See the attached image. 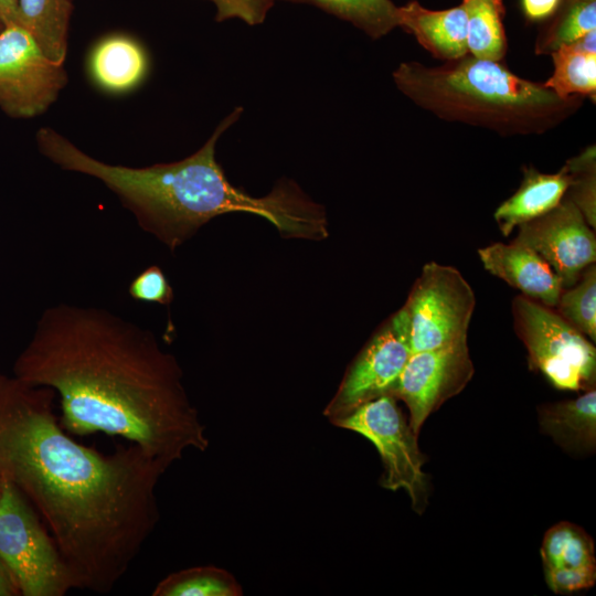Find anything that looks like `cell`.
Returning a JSON list of instances; mask_svg holds the SVG:
<instances>
[{
	"mask_svg": "<svg viewBox=\"0 0 596 596\" xmlns=\"http://www.w3.org/2000/svg\"><path fill=\"white\" fill-rule=\"evenodd\" d=\"M55 395L0 373V473L45 521L75 588L109 593L156 529L168 469L134 444L108 455L78 444Z\"/></svg>",
	"mask_w": 596,
	"mask_h": 596,
	"instance_id": "1",
	"label": "cell"
},
{
	"mask_svg": "<svg viewBox=\"0 0 596 596\" xmlns=\"http://www.w3.org/2000/svg\"><path fill=\"white\" fill-rule=\"evenodd\" d=\"M13 375L55 392L65 430L121 437L167 469L210 445L175 356L152 331L106 308L44 309Z\"/></svg>",
	"mask_w": 596,
	"mask_h": 596,
	"instance_id": "2",
	"label": "cell"
},
{
	"mask_svg": "<svg viewBox=\"0 0 596 596\" xmlns=\"http://www.w3.org/2000/svg\"><path fill=\"white\" fill-rule=\"evenodd\" d=\"M243 113L235 108L193 155L145 168L109 164L81 149L67 158L71 171L99 180L117 195L139 227L174 252L212 219L246 212L269 221L288 238L318 241L328 236L326 211L294 182H279L256 198L234 187L215 159L221 135Z\"/></svg>",
	"mask_w": 596,
	"mask_h": 596,
	"instance_id": "3",
	"label": "cell"
},
{
	"mask_svg": "<svg viewBox=\"0 0 596 596\" xmlns=\"http://www.w3.org/2000/svg\"><path fill=\"white\" fill-rule=\"evenodd\" d=\"M394 79L413 102L444 119L502 134L541 132L564 119L576 102L575 96L561 98L498 62L473 56L436 67L404 63Z\"/></svg>",
	"mask_w": 596,
	"mask_h": 596,
	"instance_id": "4",
	"label": "cell"
},
{
	"mask_svg": "<svg viewBox=\"0 0 596 596\" xmlns=\"http://www.w3.org/2000/svg\"><path fill=\"white\" fill-rule=\"evenodd\" d=\"M0 560L22 596H64L75 588L34 508L4 478L0 496Z\"/></svg>",
	"mask_w": 596,
	"mask_h": 596,
	"instance_id": "5",
	"label": "cell"
},
{
	"mask_svg": "<svg viewBox=\"0 0 596 596\" xmlns=\"http://www.w3.org/2000/svg\"><path fill=\"white\" fill-rule=\"evenodd\" d=\"M513 328L529 365L564 391H587L596 383V350L590 340L553 308L523 295L511 306Z\"/></svg>",
	"mask_w": 596,
	"mask_h": 596,
	"instance_id": "6",
	"label": "cell"
},
{
	"mask_svg": "<svg viewBox=\"0 0 596 596\" xmlns=\"http://www.w3.org/2000/svg\"><path fill=\"white\" fill-rule=\"evenodd\" d=\"M331 423L372 443L383 464L381 487L392 491L404 489L411 498L413 510L418 514L425 510L428 483L422 470L424 455L418 448V435L397 405L396 397L383 395Z\"/></svg>",
	"mask_w": 596,
	"mask_h": 596,
	"instance_id": "7",
	"label": "cell"
},
{
	"mask_svg": "<svg viewBox=\"0 0 596 596\" xmlns=\"http://www.w3.org/2000/svg\"><path fill=\"white\" fill-rule=\"evenodd\" d=\"M476 296L453 266L429 262L423 266L405 305L411 352L433 350L467 338Z\"/></svg>",
	"mask_w": 596,
	"mask_h": 596,
	"instance_id": "8",
	"label": "cell"
},
{
	"mask_svg": "<svg viewBox=\"0 0 596 596\" xmlns=\"http://www.w3.org/2000/svg\"><path fill=\"white\" fill-rule=\"evenodd\" d=\"M63 64L52 61L21 24L0 30V108L13 118L44 113L65 86Z\"/></svg>",
	"mask_w": 596,
	"mask_h": 596,
	"instance_id": "9",
	"label": "cell"
},
{
	"mask_svg": "<svg viewBox=\"0 0 596 596\" xmlns=\"http://www.w3.org/2000/svg\"><path fill=\"white\" fill-rule=\"evenodd\" d=\"M411 353L408 321L401 308L379 328L353 360L324 408V416L331 422L366 402L392 395Z\"/></svg>",
	"mask_w": 596,
	"mask_h": 596,
	"instance_id": "10",
	"label": "cell"
},
{
	"mask_svg": "<svg viewBox=\"0 0 596 596\" xmlns=\"http://www.w3.org/2000/svg\"><path fill=\"white\" fill-rule=\"evenodd\" d=\"M473 373L465 338L445 347L411 353L392 395L406 404L409 425L418 435L427 417L459 394Z\"/></svg>",
	"mask_w": 596,
	"mask_h": 596,
	"instance_id": "11",
	"label": "cell"
},
{
	"mask_svg": "<svg viewBox=\"0 0 596 596\" xmlns=\"http://www.w3.org/2000/svg\"><path fill=\"white\" fill-rule=\"evenodd\" d=\"M515 243L536 252L562 280L573 286L596 260L595 233L578 207L565 195L547 213L519 225Z\"/></svg>",
	"mask_w": 596,
	"mask_h": 596,
	"instance_id": "12",
	"label": "cell"
},
{
	"mask_svg": "<svg viewBox=\"0 0 596 596\" xmlns=\"http://www.w3.org/2000/svg\"><path fill=\"white\" fill-rule=\"evenodd\" d=\"M478 256L490 274L519 289L523 296L555 308L564 289L562 280L532 248L515 242H498L479 248Z\"/></svg>",
	"mask_w": 596,
	"mask_h": 596,
	"instance_id": "13",
	"label": "cell"
},
{
	"mask_svg": "<svg viewBox=\"0 0 596 596\" xmlns=\"http://www.w3.org/2000/svg\"><path fill=\"white\" fill-rule=\"evenodd\" d=\"M398 26L412 33L437 58L455 61L467 55V13L462 4L429 10L417 1L398 7Z\"/></svg>",
	"mask_w": 596,
	"mask_h": 596,
	"instance_id": "14",
	"label": "cell"
},
{
	"mask_svg": "<svg viewBox=\"0 0 596 596\" xmlns=\"http://www.w3.org/2000/svg\"><path fill=\"white\" fill-rule=\"evenodd\" d=\"M148 56L141 44L124 34H111L92 47L87 70L93 83L110 94L136 88L148 72Z\"/></svg>",
	"mask_w": 596,
	"mask_h": 596,
	"instance_id": "15",
	"label": "cell"
},
{
	"mask_svg": "<svg viewBox=\"0 0 596 596\" xmlns=\"http://www.w3.org/2000/svg\"><path fill=\"white\" fill-rule=\"evenodd\" d=\"M571 182L565 166L553 174L526 170L517 192L494 212L501 233L509 236L514 227L554 209L565 196Z\"/></svg>",
	"mask_w": 596,
	"mask_h": 596,
	"instance_id": "16",
	"label": "cell"
},
{
	"mask_svg": "<svg viewBox=\"0 0 596 596\" xmlns=\"http://www.w3.org/2000/svg\"><path fill=\"white\" fill-rule=\"evenodd\" d=\"M541 430L571 453H592L596 445V391H584L574 400L539 407Z\"/></svg>",
	"mask_w": 596,
	"mask_h": 596,
	"instance_id": "17",
	"label": "cell"
},
{
	"mask_svg": "<svg viewBox=\"0 0 596 596\" xmlns=\"http://www.w3.org/2000/svg\"><path fill=\"white\" fill-rule=\"evenodd\" d=\"M21 24L52 61L63 64L67 53L71 0H18Z\"/></svg>",
	"mask_w": 596,
	"mask_h": 596,
	"instance_id": "18",
	"label": "cell"
},
{
	"mask_svg": "<svg viewBox=\"0 0 596 596\" xmlns=\"http://www.w3.org/2000/svg\"><path fill=\"white\" fill-rule=\"evenodd\" d=\"M461 4L467 13L468 53L481 60L500 61L505 53L502 2L462 0Z\"/></svg>",
	"mask_w": 596,
	"mask_h": 596,
	"instance_id": "19",
	"label": "cell"
},
{
	"mask_svg": "<svg viewBox=\"0 0 596 596\" xmlns=\"http://www.w3.org/2000/svg\"><path fill=\"white\" fill-rule=\"evenodd\" d=\"M243 588L226 570L214 565L188 567L169 574L155 587L153 596H242Z\"/></svg>",
	"mask_w": 596,
	"mask_h": 596,
	"instance_id": "20",
	"label": "cell"
},
{
	"mask_svg": "<svg viewBox=\"0 0 596 596\" xmlns=\"http://www.w3.org/2000/svg\"><path fill=\"white\" fill-rule=\"evenodd\" d=\"M541 556L544 570L596 567L593 539L584 529L567 521L546 531Z\"/></svg>",
	"mask_w": 596,
	"mask_h": 596,
	"instance_id": "21",
	"label": "cell"
},
{
	"mask_svg": "<svg viewBox=\"0 0 596 596\" xmlns=\"http://www.w3.org/2000/svg\"><path fill=\"white\" fill-rule=\"evenodd\" d=\"M310 3L351 22L373 39L398 26V7L391 0H290Z\"/></svg>",
	"mask_w": 596,
	"mask_h": 596,
	"instance_id": "22",
	"label": "cell"
},
{
	"mask_svg": "<svg viewBox=\"0 0 596 596\" xmlns=\"http://www.w3.org/2000/svg\"><path fill=\"white\" fill-rule=\"evenodd\" d=\"M554 72L543 84L561 98L595 94L596 54L586 53L573 44L552 52Z\"/></svg>",
	"mask_w": 596,
	"mask_h": 596,
	"instance_id": "23",
	"label": "cell"
},
{
	"mask_svg": "<svg viewBox=\"0 0 596 596\" xmlns=\"http://www.w3.org/2000/svg\"><path fill=\"white\" fill-rule=\"evenodd\" d=\"M554 310L590 341H596L595 264L587 266L573 286L563 289Z\"/></svg>",
	"mask_w": 596,
	"mask_h": 596,
	"instance_id": "24",
	"label": "cell"
},
{
	"mask_svg": "<svg viewBox=\"0 0 596 596\" xmlns=\"http://www.w3.org/2000/svg\"><path fill=\"white\" fill-rule=\"evenodd\" d=\"M566 11L553 26L542 49L554 52L596 29V0L567 1Z\"/></svg>",
	"mask_w": 596,
	"mask_h": 596,
	"instance_id": "25",
	"label": "cell"
},
{
	"mask_svg": "<svg viewBox=\"0 0 596 596\" xmlns=\"http://www.w3.org/2000/svg\"><path fill=\"white\" fill-rule=\"evenodd\" d=\"M128 292L137 301L168 306L174 294L164 273L157 265H151L139 273L129 284Z\"/></svg>",
	"mask_w": 596,
	"mask_h": 596,
	"instance_id": "26",
	"label": "cell"
},
{
	"mask_svg": "<svg viewBox=\"0 0 596 596\" xmlns=\"http://www.w3.org/2000/svg\"><path fill=\"white\" fill-rule=\"evenodd\" d=\"M216 7V20L238 18L249 25L262 23L275 0H211Z\"/></svg>",
	"mask_w": 596,
	"mask_h": 596,
	"instance_id": "27",
	"label": "cell"
},
{
	"mask_svg": "<svg viewBox=\"0 0 596 596\" xmlns=\"http://www.w3.org/2000/svg\"><path fill=\"white\" fill-rule=\"evenodd\" d=\"M545 581L556 594H572L595 584L596 567L544 570Z\"/></svg>",
	"mask_w": 596,
	"mask_h": 596,
	"instance_id": "28",
	"label": "cell"
},
{
	"mask_svg": "<svg viewBox=\"0 0 596 596\" xmlns=\"http://www.w3.org/2000/svg\"><path fill=\"white\" fill-rule=\"evenodd\" d=\"M567 198L578 207L590 227L596 226L595 170L571 174Z\"/></svg>",
	"mask_w": 596,
	"mask_h": 596,
	"instance_id": "29",
	"label": "cell"
},
{
	"mask_svg": "<svg viewBox=\"0 0 596 596\" xmlns=\"http://www.w3.org/2000/svg\"><path fill=\"white\" fill-rule=\"evenodd\" d=\"M560 0H523V8L531 19H542L553 13Z\"/></svg>",
	"mask_w": 596,
	"mask_h": 596,
	"instance_id": "30",
	"label": "cell"
},
{
	"mask_svg": "<svg viewBox=\"0 0 596 596\" xmlns=\"http://www.w3.org/2000/svg\"><path fill=\"white\" fill-rule=\"evenodd\" d=\"M21 23L18 0H0V23Z\"/></svg>",
	"mask_w": 596,
	"mask_h": 596,
	"instance_id": "31",
	"label": "cell"
},
{
	"mask_svg": "<svg viewBox=\"0 0 596 596\" xmlns=\"http://www.w3.org/2000/svg\"><path fill=\"white\" fill-rule=\"evenodd\" d=\"M19 590L9 571L0 560V596H17Z\"/></svg>",
	"mask_w": 596,
	"mask_h": 596,
	"instance_id": "32",
	"label": "cell"
},
{
	"mask_svg": "<svg viewBox=\"0 0 596 596\" xmlns=\"http://www.w3.org/2000/svg\"><path fill=\"white\" fill-rule=\"evenodd\" d=\"M2 481H3V478H2V475L0 473V496H1V489H2Z\"/></svg>",
	"mask_w": 596,
	"mask_h": 596,
	"instance_id": "33",
	"label": "cell"
},
{
	"mask_svg": "<svg viewBox=\"0 0 596 596\" xmlns=\"http://www.w3.org/2000/svg\"><path fill=\"white\" fill-rule=\"evenodd\" d=\"M2 28H3V24H2V23H0V30H1Z\"/></svg>",
	"mask_w": 596,
	"mask_h": 596,
	"instance_id": "34",
	"label": "cell"
},
{
	"mask_svg": "<svg viewBox=\"0 0 596 596\" xmlns=\"http://www.w3.org/2000/svg\"><path fill=\"white\" fill-rule=\"evenodd\" d=\"M497 1H500V2H502V0H497Z\"/></svg>",
	"mask_w": 596,
	"mask_h": 596,
	"instance_id": "35",
	"label": "cell"
},
{
	"mask_svg": "<svg viewBox=\"0 0 596 596\" xmlns=\"http://www.w3.org/2000/svg\"><path fill=\"white\" fill-rule=\"evenodd\" d=\"M567 1H573V0H567Z\"/></svg>",
	"mask_w": 596,
	"mask_h": 596,
	"instance_id": "36",
	"label": "cell"
}]
</instances>
